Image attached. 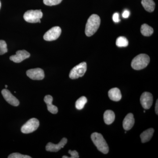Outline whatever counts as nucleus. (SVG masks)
<instances>
[{"label":"nucleus","mask_w":158,"mask_h":158,"mask_svg":"<svg viewBox=\"0 0 158 158\" xmlns=\"http://www.w3.org/2000/svg\"><path fill=\"white\" fill-rule=\"evenodd\" d=\"M27 75L33 80H42L44 78V71L40 68L32 69L27 71Z\"/></svg>","instance_id":"obj_9"},{"label":"nucleus","mask_w":158,"mask_h":158,"mask_svg":"<svg viewBox=\"0 0 158 158\" xmlns=\"http://www.w3.org/2000/svg\"><path fill=\"white\" fill-rule=\"evenodd\" d=\"M67 142V139L66 138H63L58 144H54L49 142L46 146L47 151L50 152H57L64 147Z\"/></svg>","instance_id":"obj_12"},{"label":"nucleus","mask_w":158,"mask_h":158,"mask_svg":"<svg viewBox=\"0 0 158 158\" xmlns=\"http://www.w3.org/2000/svg\"><path fill=\"white\" fill-rule=\"evenodd\" d=\"M128 44V41L125 37L121 36L116 40V45L118 47H126Z\"/></svg>","instance_id":"obj_21"},{"label":"nucleus","mask_w":158,"mask_h":158,"mask_svg":"<svg viewBox=\"0 0 158 158\" xmlns=\"http://www.w3.org/2000/svg\"><path fill=\"white\" fill-rule=\"evenodd\" d=\"M141 34L144 36L148 37L152 35L153 33V29L150 26H148L146 24H144L141 26Z\"/></svg>","instance_id":"obj_19"},{"label":"nucleus","mask_w":158,"mask_h":158,"mask_svg":"<svg viewBox=\"0 0 158 158\" xmlns=\"http://www.w3.org/2000/svg\"><path fill=\"white\" fill-rule=\"evenodd\" d=\"M100 18L98 15L93 14L89 18L85 27V34L88 37H91L98 31L100 25Z\"/></svg>","instance_id":"obj_1"},{"label":"nucleus","mask_w":158,"mask_h":158,"mask_svg":"<svg viewBox=\"0 0 158 158\" xmlns=\"http://www.w3.org/2000/svg\"><path fill=\"white\" fill-rule=\"evenodd\" d=\"M39 125V120L37 118H31L22 127L21 132L26 134L33 132L37 129Z\"/></svg>","instance_id":"obj_6"},{"label":"nucleus","mask_w":158,"mask_h":158,"mask_svg":"<svg viewBox=\"0 0 158 158\" xmlns=\"http://www.w3.org/2000/svg\"><path fill=\"white\" fill-rule=\"evenodd\" d=\"M135 120L132 113H128L123 119V127L126 131L131 130L135 124Z\"/></svg>","instance_id":"obj_13"},{"label":"nucleus","mask_w":158,"mask_h":158,"mask_svg":"<svg viewBox=\"0 0 158 158\" xmlns=\"http://www.w3.org/2000/svg\"><path fill=\"white\" fill-rule=\"evenodd\" d=\"M69 153L70 154L71 157L69 158H78L79 156L78 153L76 150L71 151L69 150Z\"/></svg>","instance_id":"obj_25"},{"label":"nucleus","mask_w":158,"mask_h":158,"mask_svg":"<svg viewBox=\"0 0 158 158\" xmlns=\"http://www.w3.org/2000/svg\"><path fill=\"white\" fill-rule=\"evenodd\" d=\"M88 102L87 98L85 96L80 98L76 102L75 106L78 110H81L85 107V104Z\"/></svg>","instance_id":"obj_20"},{"label":"nucleus","mask_w":158,"mask_h":158,"mask_svg":"<svg viewBox=\"0 0 158 158\" xmlns=\"http://www.w3.org/2000/svg\"><path fill=\"white\" fill-rule=\"evenodd\" d=\"M158 99L157 100L156 102V106H155V111L156 114L158 115Z\"/></svg>","instance_id":"obj_28"},{"label":"nucleus","mask_w":158,"mask_h":158,"mask_svg":"<svg viewBox=\"0 0 158 158\" xmlns=\"http://www.w3.org/2000/svg\"><path fill=\"white\" fill-rule=\"evenodd\" d=\"M154 132V130L153 128H149L141 133L140 135L141 142L146 143L151 140Z\"/></svg>","instance_id":"obj_16"},{"label":"nucleus","mask_w":158,"mask_h":158,"mask_svg":"<svg viewBox=\"0 0 158 158\" xmlns=\"http://www.w3.org/2000/svg\"><path fill=\"white\" fill-rule=\"evenodd\" d=\"M141 3L146 11L151 12L155 10V3L153 0H142Z\"/></svg>","instance_id":"obj_18"},{"label":"nucleus","mask_w":158,"mask_h":158,"mask_svg":"<svg viewBox=\"0 0 158 158\" xmlns=\"http://www.w3.org/2000/svg\"><path fill=\"white\" fill-rule=\"evenodd\" d=\"M44 101L47 106V109L49 112L52 114H56L58 113V108L52 104L53 101L52 97L50 95H46L44 98Z\"/></svg>","instance_id":"obj_14"},{"label":"nucleus","mask_w":158,"mask_h":158,"mask_svg":"<svg viewBox=\"0 0 158 158\" xmlns=\"http://www.w3.org/2000/svg\"><path fill=\"white\" fill-rule=\"evenodd\" d=\"M5 87H6V88H8V86H7V85H6V86H5Z\"/></svg>","instance_id":"obj_31"},{"label":"nucleus","mask_w":158,"mask_h":158,"mask_svg":"<svg viewBox=\"0 0 158 158\" xmlns=\"http://www.w3.org/2000/svg\"><path fill=\"white\" fill-rule=\"evenodd\" d=\"M1 6H2V5H1V2H0V9H1Z\"/></svg>","instance_id":"obj_30"},{"label":"nucleus","mask_w":158,"mask_h":158,"mask_svg":"<svg viewBox=\"0 0 158 158\" xmlns=\"http://www.w3.org/2000/svg\"><path fill=\"white\" fill-rule=\"evenodd\" d=\"M43 13L41 10H28L23 15L24 19L30 23H40V19L42 17Z\"/></svg>","instance_id":"obj_4"},{"label":"nucleus","mask_w":158,"mask_h":158,"mask_svg":"<svg viewBox=\"0 0 158 158\" xmlns=\"http://www.w3.org/2000/svg\"><path fill=\"white\" fill-rule=\"evenodd\" d=\"M30 54L25 50H19L16 52V55H13L10 57V59L15 63H20L25 59L30 57Z\"/></svg>","instance_id":"obj_11"},{"label":"nucleus","mask_w":158,"mask_h":158,"mask_svg":"<svg viewBox=\"0 0 158 158\" xmlns=\"http://www.w3.org/2000/svg\"><path fill=\"white\" fill-rule=\"evenodd\" d=\"M149 62V57L146 54H141L133 59L131 65L134 69L141 70L147 67Z\"/></svg>","instance_id":"obj_3"},{"label":"nucleus","mask_w":158,"mask_h":158,"mask_svg":"<svg viewBox=\"0 0 158 158\" xmlns=\"http://www.w3.org/2000/svg\"><path fill=\"white\" fill-rule=\"evenodd\" d=\"M61 32L62 30L60 27H54L46 32L44 35V39L48 41L56 40L61 35Z\"/></svg>","instance_id":"obj_7"},{"label":"nucleus","mask_w":158,"mask_h":158,"mask_svg":"<svg viewBox=\"0 0 158 158\" xmlns=\"http://www.w3.org/2000/svg\"><path fill=\"white\" fill-rule=\"evenodd\" d=\"M108 95L110 99L113 101H119L122 98L121 92L118 88H113L110 89L108 92Z\"/></svg>","instance_id":"obj_15"},{"label":"nucleus","mask_w":158,"mask_h":158,"mask_svg":"<svg viewBox=\"0 0 158 158\" xmlns=\"http://www.w3.org/2000/svg\"><path fill=\"white\" fill-rule=\"evenodd\" d=\"M91 139L99 151L105 154L109 152V146L102 134L97 132L93 133L91 135Z\"/></svg>","instance_id":"obj_2"},{"label":"nucleus","mask_w":158,"mask_h":158,"mask_svg":"<svg viewBox=\"0 0 158 158\" xmlns=\"http://www.w3.org/2000/svg\"><path fill=\"white\" fill-rule=\"evenodd\" d=\"M140 102L142 107L145 110H148L151 107L153 102L152 94L148 92L142 93L140 98Z\"/></svg>","instance_id":"obj_8"},{"label":"nucleus","mask_w":158,"mask_h":158,"mask_svg":"<svg viewBox=\"0 0 158 158\" xmlns=\"http://www.w3.org/2000/svg\"><path fill=\"white\" fill-rule=\"evenodd\" d=\"M113 21L115 23H118L120 21V19L119 18V14L117 12L114 13L113 16Z\"/></svg>","instance_id":"obj_26"},{"label":"nucleus","mask_w":158,"mask_h":158,"mask_svg":"<svg viewBox=\"0 0 158 158\" xmlns=\"http://www.w3.org/2000/svg\"><path fill=\"white\" fill-rule=\"evenodd\" d=\"M8 52L7 44L5 40H0V55H4Z\"/></svg>","instance_id":"obj_22"},{"label":"nucleus","mask_w":158,"mask_h":158,"mask_svg":"<svg viewBox=\"0 0 158 158\" xmlns=\"http://www.w3.org/2000/svg\"><path fill=\"white\" fill-rule=\"evenodd\" d=\"M62 0H43L44 3L48 6H53L59 5Z\"/></svg>","instance_id":"obj_23"},{"label":"nucleus","mask_w":158,"mask_h":158,"mask_svg":"<svg viewBox=\"0 0 158 158\" xmlns=\"http://www.w3.org/2000/svg\"><path fill=\"white\" fill-rule=\"evenodd\" d=\"M62 158H69V157L67 156H63Z\"/></svg>","instance_id":"obj_29"},{"label":"nucleus","mask_w":158,"mask_h":158,"mask_svg":"<svg viewBox=\"0 0 158 158\" xmlns=\"http://www.w3.org/2000/svg\"><path fill=\"white\" fill-rule=\"evenodd\" d=\"M103 117L105 123L110 125L112 124L115 120V113L112 110H106L105 111Z\"/></svg>","instance_id":"obj_17"},{"label":"nucleus","mask_w":158,"mask_h":158,"mask_svg":"<svg viewBox=\"0 0 158 158\" xmlns=\"http://www.w3.org/2000/svg\"><path fill=\"white\" fill-rule=\"evenodd\" d=\"M130 15V12L128 10H125L123 11V13L122 14L123 17L124 18H128L129 17Z\"/></svg>","instance_id":"obj_27"},{"label":"nucleus","mask_w":158,"mask_h":158,"mask_svg":"<svg viewBox=\"0 0 158 158\" xmlns=\"http://www.w3.org/2000/svg\"><path fill=\"white\" fill-rule=\"evenodd\" d=\"M9 158H31V157L27 155L21 154L19 153H13L8 156Z\"/></svg>","instance_id":"obj_24"},{"label":"nucleus","mask_w":158,"mask_h":158,"mask_svg":"<svg viewBox=\"0 0 158 158\" xmlns=\"http://www.w3.org/2000/svg\"><path fill=\"white\" fill-rule=\"evenodd\" d=\"M2 94L4 99L9 104L14 106H17L19 105V102L18 99L12 95L9 90L7 89H3L2 90Z\"/></svg>","instance_id":"obj_10"},{"label":"nucleus","mask_w":158,"mask_h":158,"mask_svg":"<svg viewBox=\"0 0 158 158\" xmlns=\"http://www.w3.org/2000/svg\"><path fill=\"white\" fill-rule=\"evenodd\" d=\"M87 69V63L82 62L71 69L69 74V78L71 79H76L84 76Z\"/></svg>","instance_id":"obj_5"}]
</instances>
